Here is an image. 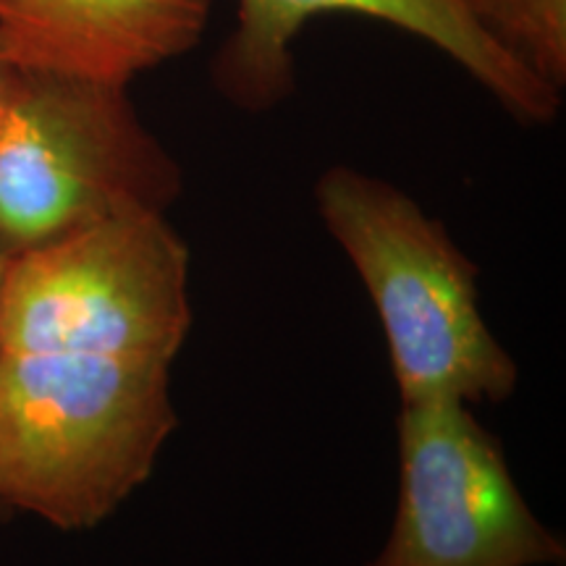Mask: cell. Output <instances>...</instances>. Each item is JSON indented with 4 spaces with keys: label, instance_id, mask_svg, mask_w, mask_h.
Returning a JSON list of instances; mask_svg holds the SVG:
<instances>
[{
    "label": "cell",
    "instance_id": "cell-3",
    "mask_svg": "<svg viewBox=\"0 0 566 566\" xmlns=\"http://www.w3.org/2000/svg\"><path fill=\"white\" fill-rule=\"evenodd\" d=\"M181 168L126 87L11 69L0 92V260L181 195Z\"/></svg>",
    "mask_w": 566,
    "mask_h": 566
},
{
    "label": "cell",
    "instance_id": "cell-1",
    "mask_svg": "<svg viewBox=\"0 0 566 566\" xmlns=\"http://www.w3.org/2000/svg\"><path fill=\"white\" fill-rule=\"evenodd\" d=\"M187 244L158 212L92 226L0 273V506L92 530L176 428Z\"/></svg>",
    "mask_w": 566,
    "mask_h": 566
},
{
    "label": "cell",
    "instance_id": "cell-8",
    "mask_svg": "<svg viewBox=\"0 0 566 566\" xmlns=\"http://www.w3.org/2000/svg\"><path fill=\"white\" fill-rule=\"evenodd\" d=\"M9 76H11V66L3 61V55H0V92H3L6 82H9Z\"/></svg>",
    "mask_w": 566,
    "mask_h": 566
},
{
    "label": "cell",
    "instance_id": "cell-9",
    "mask_svg": "<svg viewBox=\"0 0 566 566\" xmlns=\"http://www.w3.org/2000/svg\"><path fill=\"white\" fill-rule=\"evenodd\" d=\"M0 273H3V260H0ZM3 512H6V509L0 506V514H3Z\"/></svg>",
    "mask_w": 566,
    "mask_h": 566
},
{
    "label": "cell",
    "instance_id": "cell-6",
    "mask_svg": "<svg viewBox=\"0 0 566 566\" xmlns=\"http://www.w3.org/2000/svg\"><path fill=\"white\" fill-rule=\"evenodd\" d=\"M212 0H0V55L11 69L129 87L189 53Z\"/></svg>",
    "mask_w": 566,
    "mask_h": 566
},
{
    "label": "cell",
    "instance_id": "cell-4",
    "mask_svg": "<svg viewBox=\"0 0 566 566\" xmlns=\"http://www.w3.org/2000/svg\"><path fill=\"white\" fill-rule=\"evenodd\" d=\"M399 462V512L370 566L564 564V543L530 512L504 451L467 405H405Z\"/></svg>",
    "mask_w": 566,
    "mask_h": 566
},
{
    "label": "cell",
    "instance_id": "cell-5",
    "mask_svg": "<svg viewBox=\"0 0 566 566\" xmlns=\"http://www.w3.org/2000/svg\"><path fill=\"white\" fill-rule=\"evenodd\" d=\"M323 13H354L420 38L485 87L509 113L548 124L562 97L488 34L470 0H237L212 63L218 90L244 111H268L294 87V42Z\"/></svg>",
    "mask_w": 566,
    "mask_h": 566
},
{
    "label": "cell",
    "instance_id": "cell-7",
    "mask_svg": "<svg viewBox=\"0 0 566 566\" xmlns=\"http://www.w3.org/2000/svg\"><path fill=\"white\" fill-rule=\"evenodd\" d=\"M480 27L551 87L566 84V0H470Z\"/></svg>",
    "mask_w": 566,
    "mask_h": 566
},
{
    "label": "cell",
    "instance_id": "cell-2",
    "mask_svg": "<svg viewBox=\"0 0 566 566\" xmlns=\"http://www.w3.org/2000/svg\"><path fill=\"white\" fill-rule=\"evenodd\" d=\"M315 200L378 310L401 405L514 394L520 375L480 315L475 268L436 218L349 166L328 168Z\"/></svg>",
    "mask_w": 566,
    "mask_h": 566
}]
</instances>
